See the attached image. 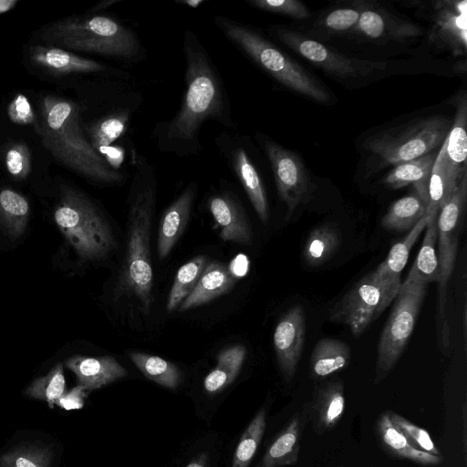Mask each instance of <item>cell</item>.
Returning a JSON list of instances; mask_svg holds the SVG:
<instances>
[{
	"mask_svg": "<svg viewBox=\"0 0 467 467\" xmlns=\"http://www.w3.org/2000/svg\"><path fill=\"white\" fill-rule=\"evenodd\" d=\"M78 385L88 391L98 389L126 376V369L110 356L85 357L73 356L65 362Z\"/></svg>",
	"mask_w": 467,
	"mask_h": 467,
	"instance_id": "obj_20",
	"label": "cell"
},
{
	"mask_svg": "<svg viewBox=\"0 0 467 467\" xmlns=\"http://www.w3.org/2000/svg\"><path fill=\"white\" fill-rule=\"evenodd\" d=\"M129 119V112L119 110L92 124L88 129L90 144L99 152L109 148L126 130Z\"/></svg>",
	"mask_w": 467,
	"mask_h": 467,
	"instance_id": "obj_39",
	"label": "cell"
},
{
	"mask_svg": "<svg viewBox=\"0 0 467 467\" xmlns=\"http://www.w3.org/2000/svg\"><path fill=\"white\" fill-rule=\"evenodd\" d=\"M346 406L344 384L332 380L320 386L314 394L310 408L313 429L324 433L333 429L341 420Z\"/></svg>",
	"mask_w": 467,
	"mask_h": 467,
	"instance_id": "obj_23",
	"label": "cell"
},
{
	"mask_svg": "<svg viewBox=\"0 0 467 467\" xmlns=\"http://www.w3.org/2000/svg\"><path fill=\"white\" fill-rule=\"evenodd\" d=\"M5 166L16 179H25L31 170V155L27 146L22 142L11 145L5 152Z\"/></svg>",
	"mask_w": 467,
	"mask_h": 467,
	"instance_id": "obj_44",
	"label": "cell"
},
{
	"mask_svg": "<svg viewBox=\"0 0 467 467\" xmlns=\"http://www.w3.org/2000/svg\"><path fill=\"white\" fill-rule=\"evenodd\" d=\"M205 0H175V3L185 5L192 8H197L199 5L203 4Z\"/></svg>",
	"mask_w": 467,
	"mask_h": 467,
	"instance_id": "obj_49",
	"label": "cell"
},
{
	"mask_svg": "<svg viewBox=\"0 0 467 467\" xmlns=\"http://www.w3.org/2000/svg\"><path fill=\"white\" fill-rule=\"evenodd\" d=\"M400 285V277L381 279L369 273L332 306L329 319L346 325L358 337L395 299Z\"/></svg>",
	"mask_w": 467,
	"mask_h": 467,
	"instance_id": "obj_9",
	"label": "cell"
},
{
	"mask_svg": "<svg viewBox=\"0 0 467 467\" xmlns=\"http://www.w3.org/2000/svg\"><path fill=\"white\" fill-rule=\"evenodd\" d=\"M29 213V203L22 194L11 189L0 192V226L11 238L24 234Z\"/></svg>",
	"mask_w": 467,
	"mask_h": 467,
	"instance_id": "obj_32",
	"label": "cell"
},
{
	"mask_svg": "<svg viewBox=\"0 0 467 467\" xmlns=\"http://www.w3.org/2000/svg\"><path fill=\"white\" fill-rule=\"evenodd\" d=\"M253 7L296 20L309 19L312 15L308 7L298 0H246Z\"/></svg>",
	"mask_w": 467,
	"mask_h": 467,
	"instance_id": "obj_43",
	"label": "cell"
},
{
	"mask_svg": "<svg viewBox=\"0 0 467 467\" xmlns=\"http://www.w3.org/2000/svg\"><path fill=\"white\" fill-rule=\"evenodd\" d=\"M220 148L235 176L242 184L247 197L260 220L266 223L269 217L266 192L262 178L250 155L244 146L235 140L218 138Z\"/></svg>",
	"mask_w": 467,
	"mask_h": 467,
	"instance_id": "obj_16",
	"label": "cell"
},
{
	"mask_svg": "<svg viewBox=\"0 0 467 467\" xmlns=\"http://www.w3.org/2000/svg\"><path fill=\"white\" fill-rule=\"evenodd\" d=\"M377 431L383 446L394 456L428 466L442 462L436 456L415 448L403 433L390 420L389 411L380 415L377 422Z\"/></svg>",
	"mask_w": 467,
	"mask_h": 467,
	"instance_id": "obj_28",
	"label": "cell"
},
{
	"mask_svg": "<svg viewBox=\"0 0 467 467\" xmlns=\"http://www.w3.org/2000/svg\"><path fill=\"white\" fill-rule=\"evenodd\" d=\"M338 467H343V466H338Z\"/></svg>",
	"mask_w": 467,
	"mask_h": 467,
	"instance_id": "obj_52",
	"label": "cell"
},
{
	"mask_svg": "<svg viewBox=\"0 0 467 467\" xmlns=\"http://www.w3.org/2000/svg\"><path fill=\"white\" fill-rule=\"evenodd\" d=\"M428 220L429 216L425 215L401 241L391 247L386 259L372 272L375 276L381 279L400 277V273L409 259L410 252L425 229Z\"/></svg>",
	"mask_w": 467,
	"mask_h": 467,
	"instance_id": "obj_35",
	"label": "cell"
},
{
	"mask_svg": "<svg viewBox=\"0 0 467 467\" xmlns=\"http://www.w3.org/2000/svg\"><path fill=\"white\" fill-rule=\"evenodd\" d=\"M456 112L451 130L446 137L445 152L449 161L460 169L466 168L467 155V94L456 98Z\"/></svg>",
	"mask_w": 467,
	"mask_h": 467,
	"instance_id": "obj_33",
	"label": "cell"
},
{
	"mask_svg": "<svg viewBox=\"0 0 467 467\" xmlns=\"http://www.w3.org/2000/svg\"><path fill=\"white\" fill-rule=\"evenodd\" d=\"M466 417H467L466 405H463V408H462L463 438H462V440H463L464 451H466V423H467Z\"/></svg>",
	"mask_w": 467,
	"mask_h": 467,
	"instance_id": "obj_50",
	"label": "cell"
},
{
	"mask_svg": "<svg viewBox=\"0 0 467 467\" xmlns=\"http://www.w3.org/2000/svg\"><path fill=\"white\" fill-rule=\"evenodd\" d=\"M467 201V170L465 169L451 194L438 213L437 242L440 275L438 279V320L441 337L448 342V322L446 319V291L454 268L459 237L463 223Z\"/></svg>",
	"mask_w": 467,
	"mask_h": 467,
	"instance_id": "obj_10",
	"label": "cell"
},
{
	"mask_svg": "<svg viewBox=\"0 0 467 467\" xmlns=\"http://www.w3.org/2000/svg\"><path fill=\"white\" fill-rule=\"evenodd\" d=\"M37 134L43 146L62 164L91 181L119 184L124 175L114 169L86 139L73 101L54 96L44 98Z\"/></svg>",
	"mask_w": 467,
	"mask_h": 467,
	"instance_id": "obj_3",
	"label": "cell"
},
{
	"mask_svg": "<svg viewBox=\"0 0 467 467\" xmlns=\"http://www.w3.org/2000/svg\"><path fill=\"white\" fill-rule=\"evenodd\" d=\"M422 34L419 25L396 15L376 1L365 0L359 19L348 35L359 41L402 44L414 40Z\"/></svg>",
	"mask_w": 467,
	"mask_h": 467,
	"instance_id": "obj_13",
	"label": "cell"
},
{
	"mask_svg": "<svg viewBox=\"0 0 467 467\" xmlns=\"http://www.w3.org/2000/svg\"><path fill=\"white\" fill-rule=\"evenodd\" d=\"M451 123L447 117L431 115L371 135L363 144L369 154L371 171H380L433 151L442 145Z\"/></svg>",
	"mask_w": 467,
	"mask_h": 467,
	"instance_id": "obj_6",
	"label": "cell"
},
{
	"mask_svg": "<svg viewBox=\"0 0 467 467\" xmlns=\"http://www.w3.org/2000/svg\"><path fill=\"white\" fill-rule=\"evenodd\" d=\"M428 216L422 245L401 285H428L439 279L440 267L436 252L438 213Z\"/></svg>",
	"mask_w": 467,
	"mask_h": 467,
	"instance_id": "obj_26",
	"label": "cell"
},
{
	"mask_svg": "<svg viewBox=\"0 0 467 467\" xmlns=\"http://www.w3.org/2000/svg\"><path fill=\"white\" fill-rule=\"evenodd\" d=\"M53 452L48 447L24 445L14 448L0 457V467H49Z\"/></svg>",
	"mask_w": 467,
	"mask_h": 467,
	"instance_id": "obj_41",
	"label": "cell"
},
{
	"mask_svg": "<svg viewBox=\"0 0 467 467\" xmlns=\"http://www.w3.org/2000/svg\"><path fill=\"white\" fill-rule=\"evenodd\" d=\"M207 204L223 240L243 244L251 243L249 222L243 207L232 192L213 194Z\"/></svg>",
	"mask_w": 467,
	"mask_h": 467,
	"instance_id": "obj_17",
	"label": "cell"
},
{
	"mask_svg": "<svg viewBox=\"0 0 467 467\" xmlns=\"http://www.w3.org/2000/svg\"><path fill=\"white\" fill-rule=\"evenodd\" d=\"M55 223L83 261L103 260L116 248L111 228L99 209L81 192L63 185Z\"/></svg>",
	"mask_w": 467,
	"mask_h": 467,
	"instance_id": "obj_7",
	"label": "cell"
},
{
	"mask_svg": "<svg viewBox=\"0 0 467 467\" xmlns=\"http://www.w3.org/2000/svg\"><path fill=\"white\" fill-rule=\"evenodd\" d=\"M306 337L304 309L296 305L278 320L274 332V348L283 377L290 381L301 358Z\"/></svg>",
	"mask_w": 467,
	"mask_h": 467,
	"instance_id": "obj_15",
	"label": "cell"
},
{
	"mask_svg": "<svg viewBox=\"0 0 467 467\" xmlns=\"http://www.w3.org/2000/svg\"><path fill=\"white\" fill-rule=\"evenodd\" d=\"M340 243V232L333 225L323 224L315 228L303 249L306 264L312 267L325 264L336 253Z\"/></svg>",
	"mask_w": 467,
	"mask_h": 467,
	"instance_id": "obj_34",
	"label": "cell"
},
{
	"mask_svg": "<svg viewBox=\"0 0 467 467\" xmlns=\"http://www.w3.org/2000/svg\"><path fill=\"white\" fill-rule=\"evenodd\" d=\"M133 166L128 241L116 296H135L140 302L142 310L148 312L152 301L153 273L150 236L156 195V176L152 165L141 154H134Z\"/></svg>",
	"mask_w": 467,
	"mask_h": 467,
	"instance_id": "obj_2",
	"label": "cell"
},
{
	"mask_svg": "<svg viewBox=\"0 0 467 467\" xmlns=\"http://www.w3.org/2000/svg\"><path fill=\"white\" fill-rule=\"evenodd\" d=\"M431 4L430 43L454 56L467 50L466 1L438 0Z\"/></svg>",
	"mask_w": 467,
	"mask_h": 467,
	"instance_id": "obj_14",
	"label": "cell"
},
{
	"mask_svg": "<svg viewBox=\"0 0 467 467\" xmlns=\"http://www.w3.org/2000/svg\"><path fill=\"white\" fill-rule=\"evenodd\" d=\"M303 426L302 413L293 415L268 447L257 467H285L296 463Z\"/></svg>",
	"mask_w": 467,
	"mask_h": 467,
	"instance_id": "obj_25",
	"label": "cell"
},
{
	"mask_svg": "<svg viewBox=\"0 0 467 467\" xmlns=\"http://www.w3.org/2000/svg\"><path fill=\"white\" fill-rule=\"evenodd\" d=\"M235 278L230 267L219 261L208 262L197 285L182 302L179 311L204 305L230 291Z\"/></svg>",
	"mask_w": 467,
	"mask_h": 467,
	"instance_id": "obj_22",
	"label": "cell"
},
{
	"mask_svg": "<svg viewBox=\"0 0 467 467\" xmlns=\"http://www.w3.org/2000/svg\"><path fill=\"white\" fill-rule=\"evenodd\" d=\"M389 415L392 423L415 448L436 456H441L439 448L425 429L417 426L396 412L389 411Z\"/></svg>",
	"mask_w": 467,
	"mask_h": 467,
	"instance_id": "obj_42",
	"label": "cell"
},
{
	"mask_svg": "<svg viewBox=\"0 0 467 467\" xmlns=\"http://www.w3.org/2000/svg\"><path fill=\"white\" fill-rule=\"evenodd\" d=\"M198 186L192 182L164 211L158 231V254L164 259L182 234L191 214Z\"/></svg>",
	"mask_w": 467,
	"mask_h": 467,
	"instance_id": "obj_18",
	"label": "cell"
},
{
	"mask_svg": "<svg viewBox=\"0 0 467 467\" xmlns=\"http://www.w3.org/2000/svg\"><path fill=\"white\" fill-rule=\"evenodd\" d=\"M87 392L85 387L78 385L65 392L56 404L67 410L81 409L84 406Z\"/></svg>",
	"mask_w": 467,
	"mask_h": 467,
	"instance_id": "obj_46",
	"label": "cell"
},
{
	"mask_svg": "<svg viewBox=\"0 0 467 467\" xmlns=\"http://www.w3.org/2000/svg\"><path fill=\"white\" fill-rule=\"evenodd\" d=\"M131 361L150 380L169 389H176L181 382V372L171 362L158 356L130 352Z\"/></svg>",
	"mask_w": 467,
	"mask_h": 467,
	"instance_id": "obj_37",
	"label": "cell"
},
{
	"mask_svg": "<svg viewBox=\"0 0 467 467\" xmlns=\"http://www.w3.org/2000/svg\"><path fill=\"white\" fill-rule=\"evenodd\" d=\"M439 151V150H438ZM438 152H429L417 159L397 164L382 179V183L391 189L410 184L428 202V186Z\"/></svg>",
	"mask_w": 467,
	"mask_h": 467,
	"instance_id": "obj_27",
	"label": "cell"
},
{
	"mask_svg": "<svg viewBox=\"0 0 467 467\" xmlns=\"http://www.w3.org/2000/svg\"><path fill=\"white\" fill-rule=\"evenodd\" d=\"M271 165L278 196L291 216L296 208L309 201L313 190L308 171L300 158L293 150L285 149L270 138L257 134Z\"/></svg>",
	"mask_w": 467,
	"mask_h": 467,
	"instance_id": "obj_12",
	"label": "cell"
},
{
	"mask_svg": "<svg viewBox=\"0 0 467 467\" xmlns=\"http://www.w3.org/2000/svg\"><path fill=\"white\" fill-rule=\"evenodd\" d=\"M185 91L179 110L170 120L158 123L153 130L161 151L178 157L202 151L200 132L204 122L213 120L234 129L229 99L222 78L207 50L195 33L185 30Z\"/></svg>",
	"mask_w": 467,
	"mask_h": 467,
	"instance_id": "obj_1",
	"label": "cell"
},
{
	"mask_svg": "<svg viewBox=\"0 0 467 467\" xmlns=\"http://www.w3.org/2000/svg\"><path fill=\"white\" fill-rule=\"evenodd\" d=\"M119 1V0H106V2L105 1L101 2V3L98 4L96 6H94L92 11H97L101 8H106L108 5H111Z\"/></svg>",
	"mask_w": 467,
	"mask_h": 467,
	"instance_id": "obj_51",
	"label": "cell"
},
{
	"mask_svg": "<svg viewBox=\"0 0 467 467\" xmlns=\"http://www.w3.org/2000/svg\"><path fill=\"white\" fill-rule=\"evenodd\" d=\"M350 359L351 350L346 343L335 338H322L311 354V376L324 379L347 368Z\"/></svg>",
	"mask_w": 467,
	"mask_h": 467,
	"instance_id": "obj_29",
	"label": "cell"
},
{
	"mask_svg": "<svg viewBox=\"0 0 467 467\" xmlns=\"http://www.w3.org/2000/svg\"><path fill=\"white\" fill-rule=\"evenodd\" d=\"M427 285L400 286L395 305L382 330L378 346L376 382L391 371L414 329Z\"/></svg>",
	"mask_w": 467,
	"mask_h": 467,
	"instance_id": "obj_11",
	"label": "cell"
},
{
	"mask_svg": "<svg viewBox=\"0 0 467 467\" xmlns=\"http://www.w3.org/2000/svg\"><path fill=\"white\" fill-rule=\"evenodd\" d=\"M65 392L66 379L62 363L55 365L45 376L36 378L25 389L27 397L45 401L51 409Z\"/></svg>",
	"mask_w": 467,
	"mask_h": 467,
	"instance_id": "obj_38",
	"label": "cell"
},
{
	"mask_svg": "<svg viewBox=\"0 0 467 467\" xmlns=\"http://www.w3.org/2000/svg\"><path fill=\"white\" fill-rule=\"evenodd\" d=\"M41 38L52 47L134 60L141 53L137 34L103 15L70 17L47 26Z\"/></svg>",
	"mask_w": 467,
	"mask_h": 467,
	"instance_id": "obj_5",
	"label": "cell"
},
{
	"mask_svg": "<svg viewBox=\"0 0 467 467\" xmlns=\"http://www.w3.org/2000/svg\"><path fill=\"white\" fill-rule=\"evenodd\" d=\"M9 119L16 124L27 125L35 120V115L31 104L27 98L23 95H17L7 108Z\"/></svg>",
	"mask_w": 467,
	"mask_h": 467,
	"instance_id": "obj_45",
	"label": "cell"
},
{
	"mask_svg": "<svg viewBox=\"0 0 467 467\" xmlns=\"http://www.w3.org/2000/svg\"><path fill=\"white\" fill-rule=\"evenodd\" d=\"M265 419V410L261 409L243 432L234 451L232 467L249 466L262 441Z\"/></svg>",
	"mask_w": 467,
	"mask_h": 467,
	"instance_id": "obj_40",
	"label": "cell"
},
{
	"mask_svg": "<svg viewBox=\"0 0 467 467\" xmlns=\"http://www.w3.org/2000/svg\"><path fill=\"white\" fill-rule=\"evenodd\" d=\"M364 4L365 0H352L326 8L304 34L320 43L337 36L348 35L357 25Z\"/></svg>",
	"mask_w": 467,
	"mask_h": 467,
	"instance_id": "obj_19",
	"label": "cell"
},
{
	"mask_svg": "<svg viewBox=\"0 0 467 467\" xmlns=\"http://www.w3.org/2000/svg\"><path fill=\"white\" fill-rule=\"evenodd\" d=\"M208 262L209 259L206 256L198 255L179 268L169 293L166 306L168 312L175 311L192 293Z\"/></svg>",
	"mask_w": 467,
	"mask_h": 467,
	"instance_id": "obj_36",
	"label": "cell"
},
{
	"mask_svg": "<svg viewBox=\"0 0 467 467\" xmlns=\"http://www.w3.org/2000/svg\"><path fill=\"white\" fill-rule=\"evenodd\" d=\"M17 1L16 0H0V14L5 13L12 9Z\"/></svg>",
	"mask_w": 467,
	"mask_h": 467,
	"instance_id": "obj_48",
	"label": "cell"
},
{
	"mask_svg": "<svg viewBox=\"0 0 467 467\" xmlns=\"http://www.w3.org/2000/svg\"><path fill=\"white\" fill-rule=\"evenodd\" d=\"M465 169H460L449 161L443 141L430 176L426 215L439 213L450 198Z\"/></svg>",
	"mask_w": 467,
	"mask_h": 467,
	"instance_id": "obj_24",
	"label": "cell"
},
{
	"mask_svg": "<svg viewBox=\"0 0 467 467\" xmlns=\"http://www.w3.org/2000/svg\"><path fill=\"white\" fill-rule=\"evenodd\" d=\"M208 457L206 453H202L194 458L186 467H207Z\"/></svg>",
	"mask_w": 467,
	"mask_h": 467,
	"instance_id": "obj_47",
	"label": "cell"
},
{
	"mask_svg": "<svg viewBox=\"0 0 467 467\" xmlns=\"http://www.w3.org/2000/svg\"><path fill=\"white\" fill-rule=\"evenodd\" d=\"M214 21L227 39L284 87L320 104L333 101L322 82L255 29L223 16Z\"/></svg>",
	"mask_w": 467,
	"mask_h": 467,
	"instance_id": "obj_4",
	"label": "cell"
},
{
	"mask_svg": "<svg viewBox=\"0 0 467 467\" xmlns=\"http://www.w3.org/2000/svg\"><path fill=\"white\" fill-rule=\"evenodd\" d=\"M269 32L293 52L343 84H358L387 71L386 62L348 57L285 26H273Z\"/></svg>",
	"mask_w": 467,
	"mask_h": 467,
	"instance_id": "obj_8",
	"label": "cell"
},
{
	"mask_svg": "<svg viewBox=\"0 0 467 467\" xmlns=\"http://www.w3.org/2000/svg\"><path fill=\"white\" fill-rule=\"evenodd\" d=\"M30 60L38 67L55 75L97 73L107 69L105 65L56 47L35 46L30 48Z\"/></svg>",
	"mask_w": 467,
	"mask_h": 467,
	"instance_id": "obj_21",
	"label": "cell"
},
{
	"mask_svg": "<svg viewBox=\"0 0 467 467\" xmlns=\"http://www.w3.org/2000/svg\"><path fill=\"white\" fill-rule=\"evenodd\" d=\"M246 356L242 345H235L221 351L217 365L205 377L204 389L209 393H217L228 387L237 377Z\"/></svg>",
	"mask_w": 467,
	"mask_h": 467,
	"instance_id": "obj_31",
	"label": "cell"
},
{
	"mask_svg": "<svg viewBox=\"0 0 467 467\" xmlns=\"http://www.w3.org/2000/svg\"><path fill=\"white\" fill-rule=\"evenodd\" d=\"M427 204V200L414 189L410 194L392 203L381 224L385 229L395 232L410 231L426 215Z\"/></svg>",
	"mask_w": 467,
	"mask_h": 467,
	"instance_id": "obj_30",
	"label": "cell"
}]
</instances>
